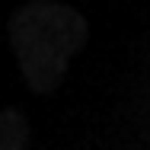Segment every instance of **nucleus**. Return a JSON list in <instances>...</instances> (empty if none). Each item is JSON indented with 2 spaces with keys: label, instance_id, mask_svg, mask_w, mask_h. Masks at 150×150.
<instances>
[{
  "label": "nucleus",
  "instance_id": "1",
  "mask_svg": "<svg viewBox=\"0 0 150 150\" xmlns=\"http://www.w3.org/2000/svg\"><path fill=\"white\" fill-rule=\"evenodd\" d=\"M10 45L32 93H54L90 38L86 19L54 0H32L10 19Z\"/></svg>",
  "mask_w": 150,
  "mask_h": 150
},
{
  "label": "nucleus",
  "instance_id": "2",
  "mask_svg": "<svg viewBox=\"0 0 150 150\" xmlns=\"http://www.w3.org/2000/svg\"><path fill=\"white\" fill-rule=\"evenodd\" d=\"M0 150H29V121L19 109H0Z\"/></svg>",
  "mask_w": 150,
  "mask_h": 150
}]
</instances>
